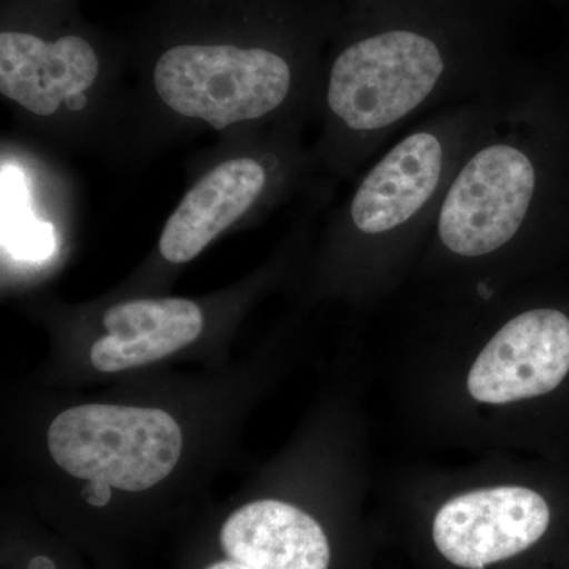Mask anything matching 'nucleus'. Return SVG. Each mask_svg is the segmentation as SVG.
I'll return each mask as SVG.
<instances>
[{
    "label": "nucleus",
    "instance_id": "nucleus-7",
    "mask_svg": "<svg viewBox=\"0 0 569 569\" xmlns=\"http://www.w3.org/2000/svg\"><path fill=\"white\" fill-rule=\"evenodd\" d=\"M569 373V317L531 307L509 317L490 337L467 378L475 400L490 406L556 391Z\"/></svg>",
    "mask_w": 569,
    "mask_h": 569
},
{
    "label": "nucleus",
    "instance_id": "nucleus-9",
    "mask_svg": "<svg viewBox=\"0 0 569 569\" xmlns=\"http://www.w3.org/2000/svg\"><path fill=\"white\" fill-rule=\"evenodd\" d=\"M51 149L24 134L2 141L3 250L18 260L43 261L58 249L56 216H73L71 183Z\"/></svg>",
    "mask_w": 569,
    "mask_h": 569
},
{
    "label": "nucleus",
    "instance_id": "nucleus-12",
    "mask_svg": "<svg viewBox=\"0 0 569 569\" xmlns=\"http://www.w3.org/2000/svg\"><path fill=\"white\" fill-rule=\"evenodd\" d=\"M82 498L92 507L102 508L111 500V486L103 481H88Z\"/></svg>",
    "mask_w": 569,
    "mask_h": 569
},
{
    "label": "nucleus",
    "instance_id": "nucleus-13",
    "mask_svg": "<svg viewBox=\"0 0 569 569\" xmlns=\"http://www.w3.org/2000/svg\"><path fill=\"white\" fill-rule=\"evenodd\" d=\"M29 569H56V565L48 557H36L29 563Z\"/></svg>",
    "mask_w": 569,
    "mask_h": 569
},
{
    "label": "nucleus",
    "instance_id": "nucleus-8",
    "mask_svg": "<svg viewBox=\"0 0 569 569\" xmlns=\"http://www.w3.org/2000/svg\"><path fill=\"white\" fill-rule=\"evenodd\" d=\"M541 493L522 486H496L451 498L433 519L441 556L463 569H485L537 545L549 529Z\"/></svg>",
    "mask_w": 569,
    "mask_h": 569
},
{
    "label": "nucleus",
    "instance_id": "nucleus-10",
    "mask_svg": "<svg viewBox=\"0 0 569 569\" xmlns=\"http://www.w3.org/2000/svg\"><path fill=\"white\" fill-rule=\"evenodd\" d=\"M206 316L187 298H134L104 310V335L93 342L91 361L99 372L114 373L159 361L197 342Z\"/></svg>",
    "mask_w": 569,
    "mask_h": 569
},
{
    "label": "nucleus",
    "instance_id": "nucleus-1",
    "mask_svg": "<svg viewBox=\"0 0 569 569\" xmlns=\"http://www.w3.org/2000/svg\"><path fill=\"white\" fill-rule=\"evenodd\" d=\"M339 0H168L126 41L129 159L204 133L316 122Z\"/></svg>",
    "mask_w": 569,
    "mask_h": 569
},
{
    "label": "nucleus",
    "instance_id": "nucleus-2",
    "mask_svg": "<svg viewBox=\"0 0 569 569\" xmlns=\"http://www.w3.org/2000/svg\"><path fill=\"white\" fill-rule=\"evenodd\" d=\"M518 0H339L326 50L317 176L355 179L430 112L507 91L518 58Z\"/></svg>",
    "mask_w": 569,
    "mask_h": 569
},
{
    "label": "nucleus",
    "instance_id": "nucleus-4",
    "mask_svg": "<svg viewBox=\"0 0 569 569\" xmlns=\"http://www.w3.org/2000/svg\"><path fill=\"white\" fill-rule=\"evenodd\" d=\"M498 96L430 112L378 153L328 213L331 253L391 261L432 236L449 183Z\"/></svg>",
    "mask_w": 569,
    "mask_h": 569
},
{
    "label": "nucleus",
    "instance_id": "nucleus-6",
    "mask_svg": "<svg viewBox=\"0 0 569 569\" xmlns=\"http://www.w3.org/2000/svg\"><path fill=\"white\" fill-rule=\"evenodd\" d=\"M48 448L71 477L141 492L178 466L182 432L159 408L89 403L69 408L52 421Z\"/></svg>",
    "mask_w": 569,
    "mask_h": 569
},
{
    "label": "nucleus",
    "instance_id": "nucleus-3",
    "mask_svg": "<svg viewBox=\"0 0 569 569\" xmlns=\"http://www.w3.org/2000/svg\"><path fill=\"white\" fill-rule=\"evenodd\" d=\"M0 96L29 140L127 168L126 43L86 24L77 0L3 2Z\"/></svg>",
    "mask_w": 569,
    "mask_h": 569
},
{
    "label": "nucleus",
    "instance_id": "nucleus-14",
    "mask_svg": "<svg viewBox=\"0 0 569 569\" xmlns=\"http://www.w3.org/2000/svg\"><path fill=\"white\" fill-rule=\"evenodd\" d=\"M208 569H253V568L246 567V565L238 563V561H234V560H224V561H219V563H213L212 567H209Z\"/></svg>",
    "mask_w": 569,
    "mask_h": 569
},
{
    "label": "nucleus",
    "instance_id": "nucleus-11",
    "mask_svg": "<svg viewBox=\"0 0 569 569\" xmlns=\"http://www.w3.org/2000/svg\"><path fill=\"white\" fill-rule=\"evenodd\" d=\"M228 559L253 569H328L331 548L320 523L279 500H258L234 511L220 530Z\"/></svg>",
    "mask_w": 569,
    "mask_h": 569
},
{
    "label": "nucleus",
    "instance_id": "nucleus-5",
    "mask_svg": "<svg viewBox=\"0 0 569 569\" xmlns=\"http://www.w3.org/2000/svg\"><path fill=\"white\" fill-rule=\"evenodd\" d=\"M306 123L217 137L186 164L187 186L163 223L160 260L190 263L217 239L301 200L318 182Z\"/></svg>",
    "mask_w": 569,
    "mask_h": 569
}]
</instances>
